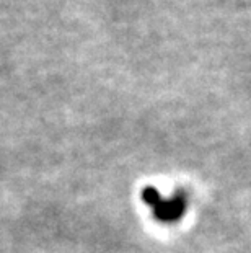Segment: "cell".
<instances>
[{"label":"cell","mask_w":251,"mask_h":253,"mask_svg":"<svg viewBox=\"0 0 251 253\" xmlns=\"http://www.w3.org/2000/svg\"><path fill=\"white\" fill-rule=\"evenodd\" d=\"M143 204H147L152 211L153 219L160 224L179 222L188 212V195L184 191H176L173 196L165 198L157 188L147 186L141 193Z\"/></svg>","instance_id":"6da1fadb"}]
</instances>
